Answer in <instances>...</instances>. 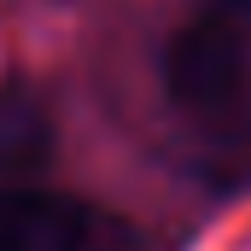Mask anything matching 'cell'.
<instances>
[{
    "instance_id": "6da1fadb",
    "label": "cell",
    "mask_w": 251,
    "mask_h": 251,
    "mask_svg": "<svg viewBox=\"0 0 251 251\" xmlns=\"http://www.w3.org/2000/svg\"><path fill=\"white\" fill-rule=\"evenodd\" d=\"M164 94L193 158L228 181H251V0H204L164 47Z\"/></svg>"
},
{
    "instance_id": "7a4b0ae2",
    "label": "cell",
    "mask_w": 251,
    "mask_h": 251,
    "mask_svg": "<svg viewBox=\"0 0 251 251\" xmlns=\"http://www.w3.org/2000/svg\"><path fill=\"white\" fill-rule=\"evenodd\" d=\"M0 251H152V240L94 199L0 181Z\"/></svg>"
},
{
    "instance_id": "3957f363",
    "label": "cell",
    "mask_w": 251,
    "mask_h": 251,
    "mask_svg": "<svg viewBox=\"0 0 251 251\" xmlns=\"http://www.w3.org/2000/svg\"><path fill=\"white\" fill-rule=\"evenodd\" d=\"M47 158V117L35 100L0 88V181H24Z\"/></svg>"
}]
</instances>
